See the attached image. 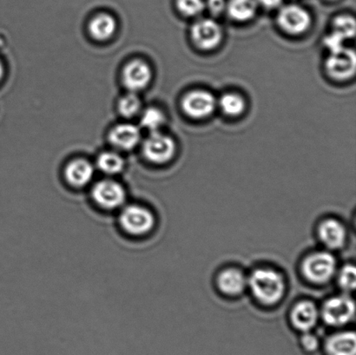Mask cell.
I'll return each mask as SVG.
<instances>
[{"label": "cell", "instance_id": "cell-6", "mask_svg": "<svg viewBox=\"0 0 356 355\" xmlns=\"http://www.w3.org/2000/svg\"><path fill=\"white\" fill-rule=\"evenodd\" d=\"M277 22L282 30L289 34L305 33L312 24L309 13L302 7L289 5L284 7L278 14Z\"/></svg>", "mask_w": 356, "mask_h": 355}, {"label": "cell", "instance_id": "cell-20", "mask_svg": "<svg viewBox=\"0 0 356 355\" xmlns=\"http://www.w3.org/2000/svg\"><path fill=\"white\" fill-rule=\"evenodd\" d=\"M97 165L101 172L108 175H115L124 169V161L117 153L107 151L99 155Z\"/></svg>", "mask_w": 356, "mask_h": 355}, {"label": "cell", "instance_id": "cell-10", "mask_svg": "<svg viewBox=\"0 0 356 355\" xmlns=\"http://www.w3.org/2000/svg\"><path fill=\"white\" fill-rule=\"evenodd\" d=\"M92 197L101 207L113 210L124 204L127 195L120 183L111 180H104L94 186Z\"/></svg>", "mask_w": 356, "mask_h": 355}, {"label": "cell", "instance_id": "cell-13", "mask_svg": "<svg viewBox=\"0 0 356 355\" xmlns=\"http://www.w3.org/2000/svg\"><path fill=\"white\" fill-rule=\"evenodd\" d=\"M346 229L341 222L330 219L320 225L319 238L324 245L331 249L341 248L346 241Z\"/></svg>", "mask_w": 356, "mask_h": 355}, {"label": "cell", "instance_id": "cell-22", "mask_svg": "<svg viewBox=\"0 0 356 355\" xmlns=\"http://www.w3.org/2000/svg\"><path fill=\"white\" fill-rule=\"evenodd\" d=\"M165 122V115L156 108H149L143 113L141 117L142 126L149 132L159 131Z\"/></svg>", "mask_w": 356, "mask_h": 355}, {"label": "cell", "instance_id": "cell-23", "mask_svg": "<svg viewBox=\"0 0 356 355\" xmlns=\"http://www.w3.org/2000/svg\"><path fill=\"white\" fill-rule=\"evenodd\" d=\"M141 109V100L135 92L124 96L118 104V110L125 117L136 116Z\"/></svg>", "mask_w": 356, "mask_h": 355}, {"label": "cell", "instance_id": "cell-28", "mask_svg": "<svg viewBox=\"0 0 356 355\" xmlns=\"http://www.w3.org/2000/svg\"><path fill=\"white\" fill-rule=\"evenodd\" d=\"M205 6L208 7L209 12L215 15H219L226 9L227 2L225 0H207Z\"/></svg>", "mask_w": 356, "mask_h": 355}, {"label": "cell", "instance_id": "cell-4", "mask_svg": "<svg viewBox=\"0 0 356 355\" xmlns=\"http://www.w3.org/2000/svg\"><path fill=\"white\" fill-rule=\"evenodd\" d=\"M355 313V302L347 295L330 298L323 308L324 322L333 327L347 324L354 318Z\"/></svg>", "mask_w": 356, "mask_h": 355}, {"label": "cell", "instance_id": "cell-2", "mask_svg": "<svg viewBox=\"0 0 356 355\" xmlns=\"http://www.w3.org/2000/svg\"><path fill=\"white\" fill-rule=\"evenodd\" d=\"M337 262L327 252L314 253L302 263V273L314 283L322 284L329 281L336 272Z\"/></svg>", "mask_w": 356, "mask_h": 355}, {"label": "cell", "instance_id": "cell-17", "mask_svg": "<svg viewBox=\"0 0 356 355\" xmlns=\"http://www.w3.org/2000/svg\"><path fill=\"white\" fill-rule=\"evenodd\" d=\"M220 290L229 295H236L242 293L246 287L247 281L240 270L229 269L222 271L218 279Z\"/></svg>", "mask_w": 356, "mask_h": 355}, {"label": "cell", "instance_id": "cell-19", "mask_svg": "<svg viewBox=\"0 0 356 355\" xmlns=\"http://www.w3.org/2000/svg\"><path fill=\"white\" fill-rule=\"evenodd\" d=\"M257 9L256 0H229L226 6L229 16L238 22H246L253 19Z\"/></svg>", "mask_w": 356, "mask_h": 355}, {"label": "cell", "instance_id": "cell-29", "mask_svg": "<svg viewBox=\"0 0 356 355\" xmlns=\"http://www.w3.org/2000/svg\"><path fill=\"white\" fill-rule=\"evenodd\" d=\"M302 343L305 349L309 351V352L316 351L319 346L318 340H317L315 336L309 333H306L305 335L302 336Z\"/></svg>", "mask_w": 356, "mask_h": 355}, {"label": "cell", "instance_id": "cell-9", "mask_svg": "<svg viewBox=\"0 0 356 355\" xmlns=\"http://www.w3.org/2000/svg\"><path fill=\"white\" fill-rule=\"evenodd\" d=\"M356 67L355 53L351 49L343 48L330 53L326 61V69L331 78L345 80L355 74Z\"/></svg>", "mask_w": 356, "mask_h": 355}, {"label": "cell", "instance_id": "cell-26", "mask_svg": "<svg viewBox=\"0 0 356 355\" xmlns=\"http://www.w3.org/2000/svg\"><path fill=\"white\" fill-rule=\"evenodd\" d=\"M356 283V271L353 265H347L341 270L339 284L345 291H353Z\"/></svg>", "mask_w": 356, "mask_h": 355}, {"label": "cell", "instance_id": "cell-31", "mask_svg": "<svg viewBox=\"0 0 356 355\" xmlns=\"http://www.w3.org/2000/svg\"><path fill=\"white\" fill-rule=\"evenodd\" d=\"M3 74V68L1 62H0V80H1Z\"/></svg>", "mask_w": 356, "mask_h": 355}, {"label": "cell", "instance_id": "cell-25", "mask_svg": "<svg viewBox=\"0 0 356 355\" xmlns=\"http://www.w3.org/2000/svg\"><path fill=\"white\" fill-rule=\"evenodd\" d=\"M177 9L188 17L198 16L205 8L204 0H177Z\"/></svg>", "mask_w": 356, "mask_h": 355}, {"label": "cell", "instance_id": "cell-27", "mask_svg": "<svg viewBox=\"0 0 356 355\" xmlns=\"http://www.w3.org/2000/svg\"><path fill=\"white\" fill-rule=\"evenodd\" d=\"M345 40H346V38L343 35H341L336 31H333L332 33L324 38L323 42L326 47L329 49L330 53H334V52L339 51L341 49L345 48Z\"/></svg>", "mask_w": 356, "mask_h": 355}, {"label": "cell", "instance_id": "cell-12", "mask_svg": "<svg viewBox=\"0 0 356 355\" xmlns=\"http://www.w3.org/2000/svg\"><path fill=\"white\" fill-rule=\"evenodd\" d=\"M110 142L115 147L129 151L139 144L141 139L138 127L131 124H121L110 132Z\"/></svg>", "mask_w": 356, "mask_h": 355}, {"label": "cell", "instance_id": "cell-14", "mask_svg": "<svg viewBox=\"0 0 356 355\" xmlns=\"http://www.w3.org/2000/svg\"><path fill=\"white\" fill-rule=\"evenodd\" d=\"M318 316V311L315 304L312 302H302L293 309L291 321L296 329L309 332L316 324Z\"/></svg>", "mask_w": 356, "mask_h": 355}, {"label": "cell", "instance_id": "cell-3", "mask_svg": "<svg viewBox=\"0 0 356 355\" xmlns=\"http://www.w3.org/2000/svg\"><path fill=\"white\" fill-rule=\"evenodd\" d=\"M143 151L149 162L165 163L175 155L176 144L172 138L160 131L151 132L144 142Z\"/></svg>", "mask_w": 356, "mask_h": 355}, {"label": "cell", "instance_id": "cell-8", "mask_svg": "<svg viewBox=\"0 0 356 355\" xmlns=\"http://www.w3.org/2000/svg\"><path fill=\"white\" fill-rule=\"evenodd\" d=\"M216 106L215 97L206 90L188 92L183 100V109L188 117L201 119L213 113Z\"/></svg>", "mask_w": 356, "mask_h": 355}, {"label": "cell", "instance_id": "cell-18", "mask_svg": "<svg viewBox=\"0 0 356 355\" xmlns=\"http://www.w3.org/2000/svg\"><path fill=\"white\" fill-rule=\"evenodd\" d=\"M90 33L97 40H109L117 29V23L113 16L107 13H101L92 20L89 26Z\"/></svg>", "mask_w": 356, "mask_h": 355}, {"label": "cell", "instance_id": "cell-21", "mask_svg": "<svg viewBox=\"0 0 356 355\" xmlns=\"http://www.w3.org/2000/svg\"><path fill=\"white\" fill-rule=\"evenodd\" d=\"M219 107L227 116L236 117L243 113L245 102L243 97L236 93H226L219 100Z\"/></svg>", "mask_w": 356, "mask_h": 355}, {"label": "cell", "instance_id": "cell-24", "mask_svg": "<svg viewBox=\"0 0 356 355\" xmlns=\"http://www.w3.org/2000/svg\"><path fill=\"white\" fill-rule=\"evenodd\" d=\"M334 31L343 35L346 40L353 38L355 34L354 17L348 15L337 17L334 21Z\"/></svg>", "mask_w": 356, "mask_h": 355}, {"label": "cell", "instance_id": "cell-11", "mask_svg": "<svg viewBox=\"0 0 356 355\" xmlns=\"http://www.w3.org/2000/svg\"><path fill=\"white\" fill-rule=\"evenodd\" d=\"M152 69L145 62L134 60L127 65L123 72L124 85L131 92L144 90L151 82Z\"/></svg>", "mask_w": 356, "mask_h": 355}, {"label": "cell", "instance_id": "cell-15", "mask_svg": "<svg viewBox=\"0 0 356 355\" xmlns=\"http://www.w3.org/2000/svg\"><path fill=\"white\" fill-rule=\"evenodd\" d=\"M326 351L329 355H355V333L343 332L330 337L326 342Z\"/></svg>", "mask_w": 356, "mask_h": 355}, {"label": "cell", "instance_id": "cell-7", "mask_svg": "<svg viewBox=\"0 0 356 355\" xmlns=\"http://www.w3.org/2000/svg\"><path fill=\"white\" fill-rule=\"evenodd\" d=\"M191 38L201 50H213L221 43L222 31L214 20H198L191 28Z\"/></svg>", "mask_w": 356, "mask_h": 355}, {"label": "cell", "instance_id": "cell-32", "mask_svg": "<svg viewBox=\"0 0 356 355\" xmlns=\"http://www.w3.org/2000/svg\"><path fill=\"white\" fill-rule=\"evenodd\" d=\"M331 1H334V0H331Z\"/></svg>", "mask_w": 356, "mask_h": 355}, {"label": "cell", "instance_id": "cell-30", "mask_svg": "<svg viewBox=\"0 0 356 355\" xmlns=\"http://www.w3.org/2000/svg\"><path fill=\"white\" fill-rule=\"evenodd\" d=\"M256 1L267 8H275L281 5L282 0H256Z\"/></svg>", "mask_w": 356, "mask_h": 355}, {"label": "cell", "instance_id": "cell-5", "mask_svg": "<svg viewBox=\"0 0 356 355\" xmlns=\"http://www.w3.org/2000/svg\"><path fill=\"white\" fill-rule=\"evenodd\" d=\"M120 224L132 235H144L154 226L153 215L145 208L131 205L124 208L120 215Z\"/></svg>", "mask_w": 356, "mask_h": 355}, {"label": "cell", "instance_id": "cell-1", "mask_svg": "<svg viewBox=\"0 0 356 355\" xmlns=\"http://www.w3.org/2000/svg\"><path fill=\"white\" fill-rule=\"evenodd\" d=\"M254 297L265 305L277 304L285 291L284 277L277 271L260 269L254 271L249 280Z\"/></svg>", "mask_w": 356, "mask_h": 355}, {"label": "cell", "instance_id": "cell-16", "mask_svg": "<svg viewBox=\"0 0 356 355\" xmlns=\"http://www.w3.org/2000/svg\"><path fill=\"white\" fill-rule=\"evenodd\" d=\"M93 174L92 165L83 159L74 160L65 169L66 179L76 187L86 185L92 180Z\"/></svg>", "mask_w": 356, "mask_h": 355}]
</instances>
